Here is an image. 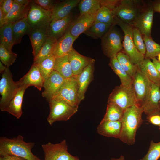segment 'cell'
I'll return each instance as SVG.
<instances>
[{
    "label": "cell",
    "instance_id": "6da1fadb",
    "mask_svg": "<svg viewBox=\"0 0 160 160\" xmlns=\"http://www.w3.org/2000/svg\"><path fill=\"white\" fill-rule=\"evenodd\" d=\"M143 112L142 108L137 105L132 106L124 111L121 120V132L119 138L122 142L129 145L135 143L136 132L143 121Z\"/></svg>",
    "mask_w": 160,
    "mask_h": 160
},
{
    "label": "cell",
    "instance_id": "7a4b0ae2",
    "mask_svg": "<svg viewBox=\"0 0 160 160\" xmlns=\"http://www.w3.org/2000/svg\"><path fill=\"white\" fill-rule=\"evenodd\" d=\"M35 143L26 142L21 135L12 138H0V156L14 155L27 160H41L31 152Z\"/></svg>",
    "mask_w": 160,
    "mask_h": 160
},
{
    "label": "cell",
    "instance_id": "3957f363",
    "mask_svg": "<svg viewBox=\"0 0 160 160\" xmlns=\"http://www.w3.org/2000/svg\"><path fill=\"white\" fill-rule=\"evenodd\" d=\"M147 2L142 0H119L114 11L115 17L123 22L133 26Z\"/></svg>",
    "mask_w": 160,
    "mask_h": 160
},
{
    "label": "cell",
    "instance_id": "277c9868",
    "mask_svg": "<svg viewBox=\"0 0 160 160\" xmlns=\"http://www.w3.org/2000/svg\"><path fill=\"white\" fill-rule=\"evenodd\" d=\"M115 24L119 26L124 33V52L133 63L140 67L145 59L144 55L137 50L134 44L132 36L133 26L123 22L115 17Z\"/></svg>",
    "mask_w": 160,
    "mask_h": 160
},
{
    "label": "cell",
    "instance_id": "5b68a950",
    "mask_svg": "<svg viewBox=\"0 0 160 160\" xmlns=\"http://www.w3.org/2000/svg\"><path fill=\"white\" fill-rule=\"evenodd\" d=\"M48 102L50 111L47 121L51 125L57 121L68 120L78 111V108L62 100L53 99Z\"/></svg>",
    "mask_w": 160,
    "mask_h": 160
},
{
    "label": "cell",
    "instance_id": "8992f818",
    "mask_svg": "<svg viewBox=\"0 0 160 160\" xmlns=\"http://www.w3.org/2000/svg\"><path fill=\"white\" fill-rule=\"evenodd\" d=\"M19 88L13 80L12 73L7 67L2 74L0 80V94L1 98L0 101V109L5 111L9 103L17 93Z\"/></svg>",
    "mask_w": 160,
    "mask_h": 160
},
{
    "label": "cell",
    "instance_id": "52a82bcc",
    "mask_svg": "<svg viewBox=\"0 0 160 160\" xmlns=\"http://www.w3.org/2000/svg\"><path fill=\"white\" fill-rule=\"evenodd\" d=\"M51 11L43 9L31 0L27 17L32 29H39L47 32L51 21Z\"/></svg>",
    "mask_w": 160,
    "mask_h": 160
},
{
    "label": "cell",
    "instance_id": "ba28073f",
    "mask_svg": "<svg viewBox=\"0 0 160 160\" xmlns=\"http://www.w3.org/2000/svg\"><path fill=\"white\" fill-rule=\"evenodd\" d=\"M113 103L124 111L135 105H137L132 87L121 84L116 87L110 94L108 103Z\"/></svg>",
    "mask_w": 160,
    "mask_h": 160
},
{
    "label": "cell",
    "instance_id": "9c48e42d",
    "mask_svg": "<svg viewBox=\"0 0 160 160\" xmlns=\"http://www.w3.org/2000/svg\"><path fill=\"white\" fill-rule=\"evenodd\" d=\"M41 147L44 153V160H80L79 158L70 153L65 140L53 144L48 142Z\"/></svg>",
    "mask_w": 160,
    "mask_h": 160
},
{
    "label": "cell",
    "instance_id": "30bf717a",
    "mask_svg": "<svg viewBox=\"0 0 160 160\" xmlns=\"http://www.w3.org/2000/svg\"><path fill=\"white\" fill-rule=\"evenodd\" d=\"M113 26L101 38L103 51L110 58L116 56L123 48L121 35Z\"/></svg>",
    "mask_w": 160,
    "mask_h": 160
},
{
    "label": "cell",
    "instance_id": "8fae6325",
    "mask_svg": "<svg viewBox=\"0 0 160 160\" xmlns=\"http://www.w3.org/2000/svg\"><path fill=\"white\" fill-rule=\"evenodd\" d=\"M153 1H148L137 17L133 26L138 29L142 35L151 37L154 13Z\"/></svg>",
    "mask_w": 160,
    "mask_h": 160
},
{
    "label": "cell",
    "instance_id": "7c38bea8",
    "mask_svg": "<svg viewBox=\"0 0 160 160\" xmlns=\"http://www.w3.org/2000/svg\"><path fill=\"white\" fill-rule=\"evenodd\" d=\"M77 76L65 79L59 92L53 99L63 100L71 106L78 108L80 103L78 97Z\"/></svg>",
    "mask_w": 160,
    "mask_h": 160
},
{
    "label": "cell",
    "instance_id": "4fadbf2b",
    "mask_svg": "<svg viewBox=\"0 0 160 160\" xmlns=\"http://www.w3.org/2000/svg\"><path fill=\"white\" fill-rule=\"evenodd\" d=\"M132 87L137 104L141 106L150 90L151 82L143 73L140 67L132 78Z\"/></svg>",
    "mask_w": 160,
    "mask_h": 160
},
{
    "label": "cell",
    "instance_id": "5bb4252c",
    "mask_svg": "<svg viewBox=\"0 0 160 160\" xmlns=\"http://www.w3.org/2000/svg\"><path fill=\"white\" fill-rule=\"evenodd\" d=\"M65 81L62 76L53 70L45 79L43 86L44 90L42 93V96L48 101L53 98L59 92Z\"/></svg>",
    "mask_w": 160,
    "mask_h": 160
},
{
    "label": "cell",
    "instance_id": "9a60e30c",
    "mask_svg": "<svg viewBox=\"0 0 160 160\" xmlns=\"http://www.w3.org/2000/svg\"><path fill=\"white\" fill-rule=\"evenodd\" d=\"M44 80L37 64L33 63L27 73L16 82L19 88L33 86L41 91Z\"/></svg>",
    "mask_w": 160,
    "mask_h": 160
},
{
    "label": "cell",
    "instance_id": "2e32d148",
    "mask_svg": "<svg viewBox=\"0 0 160 160\" xmlns=\"http://www.w3.org/2000/svg\"><path fill=\"white\" fill-rule=\"evenodd\" d=\"M160 86L151 83L149 94L142 104L143 112L147 116L160 111Z\"/></svg>",
    "mask_w": 160,
    "mask_h": 160
},
{
    "label": "cell",
    "instance_id": "e0dca14e",
    "mask_svg": "<svg viewBox=\"0 0 160 160\" xmlns=\"http://www.w3.org/2000/svg\"><path fill=\"white\" fill-rule=\"evenodd\" d=\"M72 19L70 14L63 18L51 21L47 31L48 36L58 40L68 30L73 23Z\"/></svg>",
    "mask_w": 160,
    "mask_h": 160
},
{
    "label": "cell",
    "instance_id": "ac0fdd59",
    "mask_svg": "<svg viewBox=\"0 0 160 160\" xmlns=\"http://www.w3.org/2000/svg\"><path fill=\"white\" fill-rule=\"evenodd\" d=\"M95 60H93L77 77L78 97L79 102L85 98V94L93 77Z\"/></svg>",
    "mask_w": 160,
    "mask_h": 160
},
{
    "label": "cell",
    "instance_id": "d6986e66",
    "mask_svg": "<svg viewBox=\"0 0 160 160\" xmlns=\"http://www.w3.org/2000/svg\"><path fill=\"white\" fill-rule=\"evenodd\" d=\"M96 14L80 15L71 24L68 31L73 36H79L87 30L94 23Z\"/></svg>",
    "mask_w": 160,
    "mask_h": 160
},
{
    "label": "cell",
    "instance_id": "ffe728a7",
    "mask_svg": "<svg viewBox=\"0 0 160 160\" xmlns=\"http://www.w3.org/2000/svg\"><path fill=\"white\" fill-rule=\"evenodd\" d=\"M68 55L73 75L75 76L80 74L94 59L81 55L73 47Z\"/></svg>",
    "mask_w": 160,
    "mask_h": 160
},
{
    "label": "cell",
    "instance_id": "44dd1931",
    "mask_svg": "<svg viewBox=\"0 0 160 160\" xmlns=\"http://www.w3.org/2000/svg\"><path fill=\"white\" fill-rule=\"evenodd\" d=\"M80 0H66L55 3L51 10V21L63 18L70 14Z\"/></svg>",
    "mask_w": 160,
    "mask_h": 160
},
{
    "label": "cell",
    "instance_id": "7402d4cb",
    "mask_svg": "<svg viewBox=\"0 0 160 160\" xmlns=\"http://www.w3.org/2000/svg\"><path fill=\"white\" fill-rule=\"evenodd\" d=\"M77 38L72 36L68 30L57 40L53 55L58 58L68 55L72 49L73 44Z\"/></svg>",
    "mask_w": 160,
    "mask_h": 160
},
{
    "label": "cell",
    "instance_id": "603a6c76",
    "mask_svg": "<svg viewBox=\"0 0 160 160\" xmlns=\"http://www.w3.org/2000/svg\"><path fill=\"white\" fill-rule=\"evenodd\" d=\"M121 120L101 121L97 129L98 133L102 135L119 138L121 132Z\"/></svg>",
    "mask_w": 160,
    "mask_h": 160
},
{
    "label": "cell",
    "instance_id": "cb8c5ba5",
    "mask_svg": "<svg viewBox=\"0 0 160 160\" xmlns=\"http://www.w3.org/2000/svg\"><path fill=\"white\" fill-rule=\"evenodd\" d=\"M27 89L25 87L19 88L17 93L9 102L5 111L17 119L21 117L23 113L22 105L23 98Z\"/></svg>",
    "mask_w": 160,
    "mask_h": 160
},
{
    "label": "cell",
    "instance_id": "d4e9b609",
    "mask_svg": "<svg viewBox=\"0 0 160 160\" xmlns=\"http://www.w3.org/2000/svg\"><path fill=\"white\" fill-rule=\"evenodd\" d=\"M35 58L46 42L48 38L46 32L39 29H32L28 34Z\"/></svg>",
    "mask_w": 160,
    "mask_h": 160
},
{
    "label": "cell",
    "instance_id": "484cf974",
    "mask_svg": "<svg viewBox=\"0 0 160 160\" xmlns=\"http://www.w3.org/2000/svg\"><path fill=\"white\" fill-rule=\"evenodd\" d=\"M32 30L27 16L13 23L12 31L14 45L20 43L23 36L28 35Z\"/></svg>",
    "mask_w": 160,
    "mask_h": 160
},
{
    "label": "cell",
    "instance_id": "4316f807",
    "mask_svg": "<svg viewBox=\"0 0 160 160\" xmlns=\"http://www.w3.org/2000/svg\"><path fill=\"white\" fill-rule=\"evenodd\" d=\"M30 4L27 6L23 7L14 1L11 9L5 17V25L9 23H13L26 16L30 8Z\"/></svg>",
    "mask_w": 160,
    "mask_h": 160
},
{
    "label": "cell",
    "instance_id": "83f0119b",
    "mask_svg": "<svg viewBox=\"0 0 160 160\" xmlns=\"http://www.w3.org/2000/svg\"><path fill=\"white\" fill-rule=\"evenodd\" d=\"M140 68L152 83L160 86V75L150 59L145 58Z\"/></svg>",
    "mask_w": 160,
    "mask_h": 160
},
{
    "label": "cell",
    "instance_id": "f1b7e54d",
    "mask_svg": "<svg viewBox=\"0 0 160 160\" xmlns=\"http://www.w3.org/2000/svg\"><path fill=\"white\" fill-rule=\"evenodd\" d=\"M109 65L119 77L121 85L127 87H132V78L121 67L116 58V56L110 58Z\"/></svg>",
    "mask_w": 160,
    "mask_h": 160
},
{
    "label": "cell",
    "instance_id": "f546056e",
    "mask_svg": "<svg viewBox=\"0 0 160 160\" xmlns=\"http://www.w3.org/2000/svg\"><path fill=\"white\" fill-rule=\"evenodd\" d=\"M54 70L57 71L65 79L74 76L69 61L68 55L56 58Z\"/></svg>",
    "mask_w": 160,
    "mask_h": 160
},
{
    "label": "cell",
    "instance_id": "4dcf8cb0",
    "mask_svg": "<svg viewBox=\"0 0 160 160\" xmlns=\"http://www.w3.org/2000/svg\"><path fill=\"white\" fill-rule=\"evenodd\" d=\"M57 40L48 37L47 39L36 56L33 63L38 64L45 59L54 55Z\"/></svg>",
    "mask_w": 160,
    "mask_h": 160
},
{
    "label": "cell",
    "instance_id": "1f68e13d",
    "mask_svg": "<svg viewBox=\"0 0 160 160\" xmlns=\"http://www.w3.org/2000/svg\"><path fill=\"white\" fill-rule=\"evenodd\" d=\"M13 23L7 24L0 28V42L6 49L12 52L13 46L14 45L12 31Z\"/></svg>",
    "mask_w": 160,
    "mask_h": 160
},
{
    "label": "cell",
    "instance_id": "d6a6232c",
    "mask_svg": "<svg viewBox=\"0 0 160 160\" xmlns=\"http://www.w3.org/2000/svg\"><path fill=\"white\" fill-rule=\"evenodd\" d=\"M114 25L94 22L84 33L94 39L102 38Z\"/></svg>",
    "mask_w": 160,
    "mask_h": 160
},
{
    "label": "cell",
    "instance_id": "836d02e7",
    "mask_svg": "<svg viewBox=\"0 0 160 160\" xmlns=\"http://www.w3.org/2000/svg\"><path fill=\"white\" fill-rule=\"evenodd\" d=\"M116 57L121 67L132 78L140 67L133 63L124 51L118 52Z\"/></svg>",
    "mask_w": 160,
    "mask_h": 160
},
{
    "label": "cell",
    "instance_id": "e575fe53",
    "mask_svg": "<svg viewBox=\"0 0 160 160\" xmlns=\"http://www.w3.org/2000/svg\"><path fill=\"white\" fill-rule=\"evenodd\" d=\"M78 4L80 15L96 14L101 7L100 0H82Z\"/></svg>",
    "mask_w": 160,
    "mask_h": 160
},
{
    "label": "cell",
    "instance_id": "d590c367",
    "mask_svg": "<svg viewBox=\"0 0 160 160\" xmlns=\"http://www.w3.org/2000/svg\"><path fill=\"white\" fill-rule=\"evenodd\" d=\"M124 111L116 104L108 103L105 113L101 121H121Z\"/></svg>",
    "mask_w": 160,
    "mask_h": 160
},
{
    "label": "cell",
    "instance_id": "8d00e7d4",
    "mask_svg": "<svg viewBox=\"0 0 160 160\" xmlns=\"http://www.w3.org/2000/svg\"><path fill=\"white\" fill-rule=\"evenodd\" d=\"M146 47L145 58L152 59L160 54V45L154 41L151 37L143 35Z\"/></svg>",
    "mask_w": 160,
    "mask_h": 160
},
{
    "label": "cell",
    "instance_id": "74e56055",
    "mask_svg": "<svg viewBox=\"0 0 160 160\" xmlns=\"http://www.w3.org/2000/svg\"><path fill=\"white\" fill-rule=\"evenodd\" d=\"M115 19L113 12L105 7L102 6L96 14L95 22L115 25Z\"/></svg>",
    "mask_w": 160,
    "mask_h": 160
},
{
    "label": "cell",
    "instance_id": "f35d334b",
    "mask_svg": "<svg viewBox=\"0 0 160 160\" xmlns=\"http://www.w3.org/2000/svg\"><path fill=\"white\" fill-rule=\"evenodd\" d=\"M56 58L53 55L37 64L45 79L50 75L54 70Z\"/></svg>",
    "mask_w": 160,
    "mask_h": 160
},
{
    "label": "cell",
    "instance_id": "ab89813d",
    "mask_svg": "<svg viewBox=\"0 0 160 160\" xmlns=\"http://www.w3.org/2000/svg\"><path fill=\"white\" fill-rule=\"evenodd\" d=\"M17 57L16 54L8 51L3 44L0 43V59L4 65L9 67L15 62Z\"/></svg>",
    "mask_w": 160,
    "mask_h": 160
},
{
    "label": "cell",
    "instance_id": "60d3db41",
    "mask_svg": "<svg viewBox=\"0 0 160 160\" xmlns=\"http://www.w3.org/2000/svg\"><path fill=\"white\" fill-rule=\"evenodd\" d=\"M160 158V141L156 143L152 140L147 153L139 160H158Z\"/></svg>",
    "mask_w": 160,
    "mask_h": 160
},
{
    "label": "cell",
    "instance_id": "b9f144b4",
    "mask_svg": "<svg viewBox=\"0 0 160 160\" xmlns=\"http://www.w3.org/2000/svg\"><path fill=\"white\" fill-rule=\"evenodd\" d=\"M133 39L134 44L137 50L145 55L146 52V47L143 35L140 31L133 27L132 30Z\"/></svg>",
    "mask_w": 160,
    "mask_h": 160
},
{
    "label": "cell",
    "instance_id": "7bdbcfd3",
    "mask_svg": "<svg viewBox=\"0 0 160 160\" xmlns=\"http://www.w3.org/2000/svg\"><path fill=\"white\" fill-rule=\"evenodd\" d=\"M32 1L37 5L43 9L51 11L55 3L53 0H33Z\"/></svg>",
    "mask_w": 160,
    "mask_h": 160
},
{
    "label": "cell",
    "instance_id": "ee69618b",
    "mask_svg": "<svg viewBox=\"0 0 160 160\" xmlns=\"http://www.w3.org/2000/svg\"><path fill=\"white\" fill-rule=\"evenodd\" d=\"M14 3V0H0V8L5 17L11 9Z\"/></svg>",
    "mask_w": 160,
    "mask_h": 160
},
{
    "label": "cell",
    "instance_id": "f6af8a7d",
    "mask_svg": "<svg viewBox=\"0 0 160 160\" xmlns=\"http://www.w3.org/2000/svg\"><path fill=\"white\" fill-rule=\"evenodd\" d=\"M119 1L118 0H100L101 6L105 7L113 13Z\"/></svg>",
    "mask_w": 160,
    "mask_h": 160
},
{
    "label": "cell",
    "instance_id": "bcb514c9",
    "mask_svg": "<svg viewBox=\"0 0 160 160\" xmlns=\"http://www.w3.org/2000/svg\"><path fill=\"white\" fill-rule=\"evenodd\" d=\"M147 121L153 125L160 126V111L147 116Z\"/></svg>",
    "mask_w": 160,
    "mask_h": 160
},
{
    "label": "cell",
    "instance_id": "7dc6e473",
    "mask_svg": "<svg viewBox=\"0 0 160 160\" xmlns=\"http://www.w3.org/2000/svg\"><path fill=\"white\" fill-rule=\"evenodd\" d=\"M0 160H27L17 156L11 155H5L0 156Z\"/></svg>",
    "mask_w": 160,
    "mask_h": 160
},
{
    "label": "cell",
    "instance_id": "c3c4849f",
    "mask_svg": "<svg viewBox=\"0 0 160 160\" xmlns=\"http://www.w3.org/2000/svg\"><path fill=\"white\" fill-rule=\"evenodd\" d=\"M153 3L154 12H158L160 14V0L154 1Z\"/></svg>",
    "mask_w": 160,
    "mask_h": 160
},
{
    "label": "cell",
    "instance_id": "681fc988",
    "mask_svg": "<svg viewBox=\"0 0 160 160\" xmlns=\"http://www.w3.org/2000/svg\"><path fill=\"white\" fill-rule=\"evenodd\" d=\"M14 1L20 5L26 7L29 5L31 1L30 0H14Z\"/></svg>",
    "mask_w": 160,
    "mask_h": 160
},
{
    "label": "cell",
    "instance_id": "f907efd6",
    "mask_svg": "<svg viewBox=\"0 0 160 160\" xmlns=\"http://www.w3.org/2000/svg\"><path fill=\"white\" fill-rule=\"evenodd\" d=\"M152 60V63L160 75V62L156 58V57L154 58Z\"/></svg>",
    "mask_w": 160,
    "mask_h": 160
},
{
    "label": "cell",
    "instance_id": "816d5d0a",
    "mask_svg": "<svg viewBox=\"0 0 160 160\" xmlns=\"http://www.w3.org/2000/svg\"><path fill=\"white\" fill-rule=\"evenodd\" d=\"M5 16L1 8H0V28L5 25L4 19Z\"/></svg>",
    "mask_w": 160,
    "mask_h": 160
},
{
    "label": "cell",
    "instance_id": "f5cc1de1",
    "mask_svg": "<svg viewBox=\"0 0 160 160\" xmlns=\"http://www.w3.org/2000/svg\"><path fill=\"white\" fill-rule=\"evenodd\" d=\"M7 67L4 65L0 61V73L1 74L4 71Z\"/></svg>",
    "mask_w": 160,
    "mask_h": 160
},
{
    "label": "cell",
    "instance_id": "db71d44e",
    "mask_svg": "<svg viewBox=\"0 0 160 160\" xmlns=\"http://www.w3.org/2000/svg\"><path fill=\"white\" fill-rule=\"evenodd\" d=\"M110 160H125L124 156H121L118 158H111Z\"/></svg>",
    "mask_w": 160,
    "mask_h": 160
},
{
    "label": "cell",
    "instance_id": "11a10c76",
    "mask_svg": "<svg viewBox=\"0 0 160 160\" xmlns=\"http://www.w3.org/2000/svg\"><path fill=\"white\" fill-rule=\"evenodd\" d=\"M158 60L160 62V54H159L158 56Z\"/></svg>",
    "mask_w": 160,
    "mask_h": 160
},
{
    "label": "cell",
    "instance_id": "9f6ffc18",
    "mask_svg": "<svg viewBox=\"0 0 160 160\" xmlns=\"http://www.w3.org/2000/svg\"><path fill=\"white\" fill-rule=\"evenodd\" d=\"M159 127V129L160 130V126Z\"/></svg>",
    "mask_w": 160,
    "mask_h": 160
},
{
    "label": "cell",
    "instance_id": "6f0895ef",
    "mask_svg": "<svg viewBox=\"0 0 160 160\" xmlns=\"http://www.w3.org/2000/svg\"><path fill=\"white\" fill-rule=\"evenodd\" d=\"M159 105H160V102H159Z\"/></svg>",
    "mask_w": 160,
    "mask_h": 160
}]
</instances>
